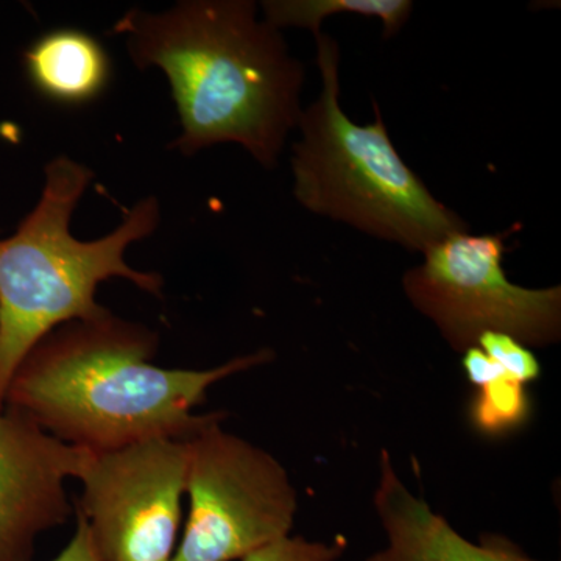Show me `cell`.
Masks as SVG:
<instances>
[{"label":"cell","mask_w":561,"mask_h":561,"mask_svg":"<svg viewBox=\"0 0 561 561\" xmlns=\"http://www.w3.org/2000/svg\"><path fill=\"white\" fill-rule=\"evenodd\" d=\"M158 334L106 309L73 320L33 346L11 378L5 405L54 437L92 453L151 438L190 442L227 413H195L214 383L267 364L264 348L209 370L151 364Z\"/></svg>","instance_id":"6da1fadb"},{"label":"cell","mask_w":561,"mask_h":561,"mask_svg":"<svg viewBox=\"0 0 561 561\" xmlns=\"http://www.w3.org/2000/svg\"><path fill=\"white\" fill-rule=\"evenodd\" d=\"M136 68L171 83L186 157L238 144L273 169L302 114L305 68L251 0H183L162 13L131 9L114 25Z\"/></svg>","instance_id":"7a4b0ae2"},{"label":"cell","mask_w":561,"mask_h":561,"mask_svg":"<svg viewBox=\"0 0 561 561\" xmlns=\"http://www.w3.org/2000/svg\"><path fill=\"white\" fill-rule=\"evenodd\" d=\"M92 176L87 165L55 158L47 164L38 205L13 236L0 239V409L11 378L36 343L61 324L106 311L95 301L103 280L124 278L162 295L160 275L135 271L124 257L133 242L149 238L160 225L157 198L136 203L119 227L98 241L70 234L73 210Z\"/></svg>","instance_id":"3957f363"},{"label":"cell","mask_w":561,"mask_h":561,"mask_svg":"<svg viewBox=\"0 0 561 561\" xmlns=\"http://www.w3.org/2000/svg\"><path fill=\"white\" fill-rule=\"evenodd\" d=\"M320 98L302 110L291 147L294 195L302 208L357 231L424 253L453 232L468 231L405 164L378 103L375 122L357 125L341 106V47L316 33Z\"/></svg>","instance_id":"277c9868"},{"label":"cell","mask_w":561,"mask_h":561,"mask_svg":"<svg viewBox=\"0 0 561 561\" xmlns=\"http://www.w3.org/2000/svg\"><path fill=\"white\" fill-rule=\"evenodd\" d=\"M511 232H453L404 273L405 297L454 351L463 354L485 332L512 335L529 348L560 341L561 287L527 289L507 278L502 261Z\"/></svg>","instance_id":"5b68a950"},{"label":"cell","mask_w":561,"mask_h":561,"mask_svg":"<svg viewBox=\"0 0 561 561\" xmlns=\"http://www.w3.org/2000/svg\"><path fill=\"white\" fill-rule=\"evenodd\" d=\"M190 516L171 561H234L289 537L297 490L271 453L210 424L187 442Z\"/></svg>","instance_id":"8992f818"},{"label":"cell","mask_w":561,"mask_h":561,"mask_svg":"<svg viewBox=\"0 0 561 561\" xmlns=\"http://www.w3.org/2000/svg\"><path fill=\"white\" fill-rule=\"evenodd\" d=\"M187 442L151 438L88 454L76 513L103 561H171L186 494Z\"/></svg>","instance_id":"52a82bcc"},{"label":"cell","mask_w":561,"mask_h":561,"mask_svg":"<svg viewBox=\"0 0 561 561\" xmlns=\"http://www.w3.org/2000/svg\"><path fill=\"white\" fill-rule=\"evenodd\" d=\"M88 454L20 409H0V561H33L39 535L72 518L66 481L79 479Z\"/></svg>","instance_id":"ba28073f"},{"label":"cell","mask_w":561,"mask_h":561,"mask_svg":"<svg viewBox=\"0 0 561 561\" xmlns=\"http://www.w3.org/2000/svg\"><path fill=\"white\" fill-rule=\"evenodd\" d=\"M379 470L373 502L386 530L387 546L365 561H538L500 535H482L479 542L461 537L404 485L387 449L379 457Z\"/></svg>","instance_id":"9c48e42d"},{"label":"cell","mask_w":561,"mask_h":561,"mask_svg":"<svg viewBox=\"0 0 561 561\" xmlns=\"http://www.w3.org/2000/svg\"><path fill=\"white\" fill-rule=\"evenodd\" d=\"M25 69L33 87L51 102L83 105L108 84V54L94 36L60 28L41 36L25 51Z\"/></svg>","instance_id":"30bf717a"},{"label":"cell","mask_w":561,"mask_h":561,"mask_svg":"<svg viewBox=\"0 0 561 561\" xmlns=\"http://www.w3.org/2000/svg\"><path fill=\"white\" fill-rule=\"evenodd\" d=\"M264 21L272 27L308 28L312 35L332 14L348 13L382 21L383 38L397 36L411 20V0H265Z\"/></svg>","instance_id":"8fae6325"},{"label":"cell","mask_w":561,"mask_h":561,"mask_svg":"<svg viewBox=\"0 0 561 561\" xmlns=\"http://www.w3.org/2000/svg\"><path fill=\"white\" fill-rule=\"evenodd\" d=\"M530 404L523 383L511 378L486 383L472 400L471 420L483 434L516 430L529 416Z\"/></svg>","instance_id":"7c38bea8"},{"label":"cell","mask_w":561,"mask_h":561,"mask_svg":"<svg viewBox=\"0 0 561 561\" xmlns=\"http://www.w3.org/2000/svg\"><path fill=\"white\" fill-rule=\"evenodd\" d=\"M479 346L497 365L507 373L513 381L523 383L534 382L541 375V365L529 346L502 332H485L479 337Z\"/></svg>","instance_id":"4fadbf2b"},{"label":"cell","mask_w":561,"mask_h":561,"mask_svg":"<svg viewBox=\"0 0 561 561\" xmlns=\"http://www.w3.org/2000/svg\"><path fill=\"white\" fill-rule=\"evenodd\" d=\"M346 551L343 537L334 541H311L302 537L283 538L250 553L242 561H337Z\"/></svg>","instance_id":"5bb4252c"},{"label":"cell","mask_w":561,"mask_h":561,"mask_svg":"<svg viewBox=\"0 0 561 561\" xmlns=\"http://www.w3.org/2000/svg\"><path fill=\"white\" fill-rule=\"evenodd\" d=\"M461 365H463L468 381H470L472 386L478 387V389L486 386V383L511 378V376L502 370L496 362L490 359L479 346H472V348L465 351Z\"/></svg>","instance_id":"9a60e30c"},{"label":"cell","mask_w":561,"mask_h":561,"mask_svg":"<svg viewBox=\"0 0 561 561\" xmlns=\"http://www.w3.org/2000/svg\"><path fill=\"white\" fill-rule=\"evenodd\" d=\"M51 561H103L92 542L87 523L80 515H77L76 534L70 538L68 546Z\"/></svg>","instance_id":"2e32d148"}]
</instances>
